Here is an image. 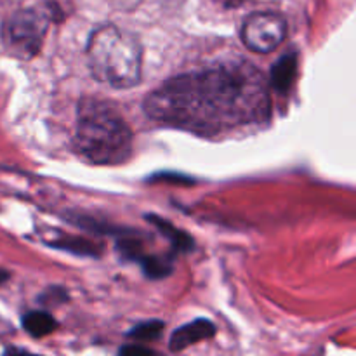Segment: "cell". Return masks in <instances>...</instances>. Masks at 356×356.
Segmentation results:
<instances>
[{
  "instance_id": "obj_1",
  "label": "cell",
  "mask_w": 356,
  "mask_h": 356,
  "mask_svg": "<svg viewBox=\"0 0 356 356\" xmlns=\"http://www.w3.org/2000/svg\"><path fill=\"white\" fill-rule=\"evenodd\" d=\"M145 113L169 127L212 134L263 120L268 92L250 65H222L167 80L146 97Z\"/></svg>"
},
{
  "instance_id": "obj_2",
  "label": "cell",
  "mask_w": 356,
  "mask_h": 356,
  "mask_svg": "<svg viewBox=\"0 0 356 356\" xmlns=\"http://www.w3.org/2000/svg\"><path fill=\"white\" fill-rule=\"evenodd\" d=\"M73 148L80 159L92 165H122L132 156L134 139L113 104L83 97L76 108Z\"/></svg>"
},
{
  "instance_id": "obj_3",
  "label": "cell",
  "mask_w": 356,
  "mask_h": 356,
  "mask_svg": "<svg viewBox=\"0 0 356 356\" xmlns=\"http://www.w3.org/2000/svg\"><path fill=\"white\" fill-rule=\"evenodd\" d=\"M87 61L97 82L111 89H131L141 82V44L136 35L115 24H103L90 33Z\"/></svg>"
},
{
  "instance_id": "obj_4",
  "label": "cell",
  "mask_w": 356,
  "mask_h": 356,
  "mask_svg": "<svg viewBox=\"0 0 356 356\" xmlns=\"http://www.w3.org/2000/svg\"><path fill=\"white\" fill-rule=\"evenodd\" d=\"M54 6H35L19 9L3 23L2 44L13 58H35L42 51L45 35L54 19Z\"/></svg>"
},
{
  "instance_id": "obj_5",
  "label": "cell",
  "mask_w": 356,
  "mask_h": 356,
  "mask_svg": "<svg viewBox=\"0 0 356 356\" xmlns=\"http://www.w3.org/2000/svg\"><path fill=\"white\" fill-rule=\"evenodd\" d=\"M285 37H287V21L278 13H271V10L254 13L243 21V44L257 54L273 52L284 44Z\"/></svg>"
},
{
  "instance_id": "obj_6",
  "label": "cell",
  "mask_w": 356,
  "mask_h": 356,
  "mask_svg": "<svg viewBox=\"0 0 356 356\" xmlns=\"http://www.w3.org/2000/svg\"><path fill=\"white\" fill-rule=\"evenodd\" d=\"M214 334L216 325L211 320H193V322L174 330L169 339V348L174 353H179V351L186 350V348L193 346V344L200 343V341L211 339V337H214Z\"/></svg>"
},
{
  "instance_id": "obj_7",
  "label": "cell",
  "mask_w": 356,
  "mask_h": 356,
  "mask_svg": "<svg viewBox=\"0 0 356 356\" xmlns=\"http://www.w3.org/2000/svg\"><path fill=\"white\" fill-rule=\"evenodd\" d=\"M296 75H298V54L289 52V54L282 56L271 68V86L278 92H287Z\"/></svg>"
},
{
  "instance_id": "obj_8",
  "label": "cell",
  "mask_w": 356,
  "mask_h": 356,
  "mask_svg": "<svg viewBox=\"0 0 356 356\" xmlns=\"http://www.w3.org/2000/svg\"><path fill=\"white\" fill-rule=\"evenodd\" d=\"M23 329L31 337H45L58 329V320L47 312H30L23 316Z\"/></svg>"
},
{
  "instance_id": "obj_9",
  "label": "cell",
  "mask_w": 356,
  "mask_h": 356,
  "mask_svg": "<svg viewBox=\"0 0 356 356\" xmlns=\"http://www.w3.org/2000/svg\"><path fill=\"white\" fill-rule=\"evenodd\" d=\"M149 221L155 225V228L159 229L162 235H165V238L172 243L174 249H177V250H190L191 249V245H193V240H191L186 233L181 232V229H177L174 225H170L169 221L155 218V216H149Z\"/></svg>"
},
{
  "instance_id": "obj_10",
  "label": "cell",
  "mask_w": 356,
  "mask_h": 356,
  "mask_svg": "<svg viewBox=\"0 0 356 356\" xmlns=\"http://www.w3.org/2000/svg\"><path fill=\"white\" fill-rule=\"evenodd\" d=\"M51 245L56 247V249H63L73 254H80V256H96L97 254V245H94V243L89 242V240L80 238V236L61 235L58 240H52Z\"/></svg>"
},
{
  "instance_id": "obj_11",
  "label": "cell",
  "mask_w": 356,
  "mask_h": 356,
  "mask_svg": "<svg viewBox=\"0 0 356 356\" xmlns=\"http://www.w3.org/2000/svg\"><path fill=\"white\" fill-rule=\"evenodd\" d=\"M163 329H165V323L163 322H160V320H149V322H143L139 325H136L134 329H131L127 337L136 341H156L162 336Z\"/></svg>"
},
{
  "instance_id": "obj_12",
  "label": "cell",
  "mask_w": 356,
  "mask_h": 356,
  "mask_svg": "<svg viewBox=\"0 0 356 356\" xmlns=\"http://www.w3.org/2000/svg\"><path fill=\"white\" fill-rule=\"evenodd\" d=\"M139 263H141L143 270H145V273L148 275L149 278H163L170 273V270H172V266H170L167 261L160 259V257L143 256L141 259H139Z\"/></svg>"
},
{
  "instance_id": "obj_13",
  "label": "cell",
  "mask_w": 356,
  "mask_h": 356,
  "mask_svg": "<svg viewBox=\"0 0 356 356\" xmlns=\"http://www.w3.org/2000/svg\"><path fill=\"white\" fill-rule=\"evenodd\" d=\"M118 356H155V353L141 344H127V346L120 348Z\"/></svg>"
},
{
  "instance_id": "obj_14",
  "label": "cell",
  "mask_w": 356,
  "mask_h": 356,
  "mask_svg": "<svg viewBox=\"0 0 356 356\" xmlns=\"http://www.w3.org/2000/svg\"><path fill=\"white\" fill-rule=\"evenodd\" d=\"M2 356H40V355H33L26 350H19V348H7L6 353Z\"/></svg>"
},
{
  "instance_id": "obj_15",
  "label": "cell",
  "mask_w": 356,
  "mask_h": 356,
  "mask_svg": "<svg viewBox=\"0 0 356 356\" xmlns=\"http://www.w3.org/2000/svg\"><path fill=\"white\" fill-rule=\"evenodd\" d=\"M7 277H9V275H7L6 271L0 270V284H2V282H6V280H7Z\"/></svg>"
}]
</instances>
